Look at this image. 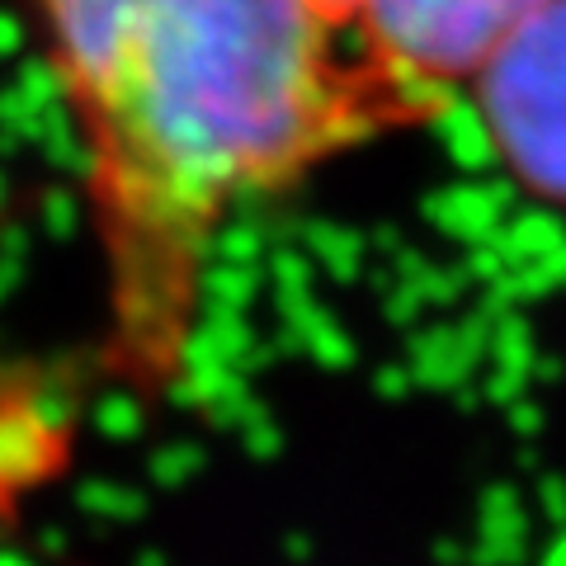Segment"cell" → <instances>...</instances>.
<instances>
[{"label":"cell","instance_id":"cell-1","mask_svg":"<svg viewBox=\"0 0 566 566\" xmlns=\"http://www.w3.org/2000/svg\"><path fill=\"white\" fill-rule=\"evenodd\" d=\"M147 322L208 232L406 109L322 0H29Z\"/></svg>","mask_w":566,"mask_h":566},{"label":"cell","instance_id":"cell-2","mask_svg":"<svg viewBox=\"0 0 566 566\" xmlns=\"http://www.w3.org/2000/svg\"><path fill=\"white\" fill-rule=\"evenodd\" d=\"M543 0H345L359 62L406 114L439 109Z\"/></svg>","mask_w":566,"mask_h":566},{"label":"cell","instance_id":"cell-3","mask_svg":"<svg viewBox=\"0 0 566 566\" xmlns=\"http://www.w3.org/2000/svg\"><path fill=\"white\" fill-rule=\"evenodd\" d=\"M463 91L510 180L566 208V0H543Z\"/></svg>","mask_w":566,"mask_h":566},{"label":"cell","instance_id":"cell-4","mask_svg":"<svg viewBox=\"0 0 566 566\" xmlns=\"http://www.w3.org/2000/svg\"><path fill=\"white\" fill-rule=\"evenodd\" d=\"M322 6H326V10L335 14V20H340V10H345V0H322ZM340 29H345V24H340Z\"/></svg>","mask_w":566,"mask_h":566}]
</instances>
